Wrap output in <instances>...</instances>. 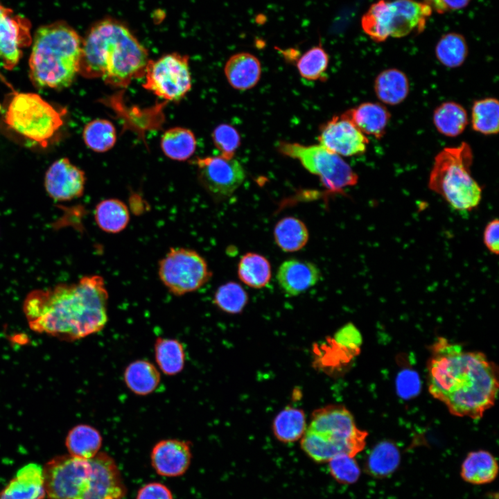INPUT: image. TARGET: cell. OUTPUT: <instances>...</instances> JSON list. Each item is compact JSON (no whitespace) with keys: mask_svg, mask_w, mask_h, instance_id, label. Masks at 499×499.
Here are the masks:
<instances>
[{"mask_svg":"<svg viewBox=\"0 0 499 499\" xmlns=\"http://www.w3.org/2000/svg\"><path fill=\"white\" fill-rule=\"evenodd\" d=\"M430 349L427 376L430 394L455 416L481 418L496 400L497 365L483 353L466 351L444 338L437 339Z\"/></svg>","mask_w":499,"mask_h":499,"instance_id":"6da1fadb","label":"cell"},{"mask_svg":"<svg viewBox=\"0 0 499 499\" xmlns=\"http://www.w3.org/2000/svg\"><path fill=\"white\" fill-rule=\"evenodd\" d=\"M107 303L104 279L94 274L76 283L30 291L23 311L33 331L74 341L103 329L108 320Z\"/></svg>","mask_w":499,"mask_h":499,"instance_id":"7a4b0ae2","label":"cell"},{"mask_svg":"<svg viewBox=\"0 0 499 499\" xmlns=\"http://www.w3.org/2000/svg\"><path fill=\"white\" fill-rule=\"evenodd\" d=\"M148 54L123 24L104 19L91 28L82 40L79 73L103 80L113 87H126L144 76Z\"/></svg>","mask_w":499,"mask_h":499,"instance_id":"3957f363","label":"cell"},{"mask_svg":"<svg viewBox=\"0 0 499 499\" xmlns=\"http://www.w3.org/2000/svg\"><path fill=\"white\" fill-rule=\"evenodd\" d=\"M43 472L49 499H124L127 493L115 460L105 452L89 459L56 456Z\"/></svg>","mask_w":499,"mask_h":499,"instance_id":"277c9868","label":"cell"},{"mask_svg":"<svg viewBox=\"0 0 499 499\" xmlns=\"http://www.w3.org/2000/svg\"><path fill=\"white\" fill-rule=\"evenodd\" d=\"M82 40L64 22L39 28L33 37L29 74L38 87L61 89L79 73Z\"/></svg>","mask_w":499,"mask_h":499,"instance_id":"5b68a950","label":"cell"},{"mask_svg":"<svg viewBox=\"0 0 499 499\" xmlns=\"http://www.w3.org/2000/svg\"><path fill=\"white\" fill-rule=\"evenodd\" d=\"M367 435L344 405H328L313 411L300 445L312 460L324 463L340 454L355 457L365 448Z\"/></svg>","mask_w":499,"mask_h":499,"instance_id":"8992f818","label":"cell"},{"mask_svg":"<svg viewBox=\"0 0 499 499\" xmlns=\"http://www.w3.org/2000/svg\"><path fill=\"white\" fill-rule=\"evenodd\" d=\"M471 147L466 142L442 149L435 157L428 187L455 210L471 211L482 199V188L471 175Z\"/></svg>","mask_w":499,"mask_h":499,"instance_id":"52a82bcc","label":"cell"},{"mask_svg":"<svg viewBox=\"0 0 499 499\" xmlns=\"http://www.w3.org/2000/svg\"><path fill=\"white\" fill-rule=\"evenodd\" d=\"M62 115L39 95L18 93L8 106L5 119L17 133L45 146L62 126Z\"/></svg>","mask_w":499,"mask_h":499,"instance_id":"ba28073f","label":"cell"},{"mask_svg":"<svg viewBox=\"0 0 499 499\" xmlns=\"http://www.w3.org/2000/svg\"><path fill=\"white\" fill-rule=\"evenodd\" d=\"M278 151L284 156L297 159L310 173L318 176L328 193H344V189L358 183V176L341 156L322 146H305L280 141Z\"/></svg>","mask_w":499,"mask_h":499,"instance_id":"9c48e42d","label":"cell"},{"mask_svg":"<svg viewBox=\"0 0 499 499\" xmlns=\"http://www.w3.org/2000/svg\"><path fill=\"white\" fill-rule=\"evenodd\" d=\"M158 275L166 288L176 296L195 292L211 278L212 272L196 251L172 247L159 261Z\"/></svg>","mask_w":499,"mask_h":499,"instance_id":"30bf717a","label":"cell"},{"mask_svg":"<svg viewBox=\"0 0 499 499\" xmlns=\"http://www.w3.org/2000/svg\"><path fill=\"white\" fill-rule=\"evenodd\" d=\"M143 87L157 96L168 101H179L191 88L189 57L177 53L149 60Z\"/></svg>","mask_w":499,"mask_h":499,"instance_id":"8fae6325","label":"cell"},{"mask_svg":"<svg viewBox=\"0 0 499 499\" xmlns=\"http://www.w3.org/2000/svg\"><path fill=\"white\" fill-rule=\"evenodd\" d=\"M195 164L200 184L216 202L230 198L245 179L243 166L234 157L197 158Z\"/></svg>","mask_w":499,"mask_h":499,"instance_id":"7c38bea8","label":"cell"},{"mask_svg":"<svg viewBox=\"0 0 499 499\" xmlns=\"http://www.w3.org/2000/svg\"><path fill=\"white\" fill-rule=\"evenodd\" d=\"M319 144L344 157L360 155L367 150L369 139L344 114L322 125Z\"/></svg>","mask_w":499,"mask_h":499,"instance_id":"4fadbf2b","label":"cell"},{"mask_svg":"<svg viewBox=\"0 0 499 499\" xmlns=\"http://www.w3.org/2000/svg\"><path fill=\"white\" fill-rule=\"evenodd\" d=\"M28 19L6 8L0 12V60L6 69L19 62L22 49L32 42Z\"/></svg>","mask_w":499,"mask_h":499,"instance_id":"5bb4252c","label":"cell"},{"mask_svg":"<svg viewBox=\"0 0 499 499\" xmlns=\"http://www.w3.org/2000/svg\"><path fill=\"white\" fill-rule=\"evenodd\" d=\"M85 173L67 158L53 162L46 172L44 186L56 201H69L81 197L85 190Z\"/></svg>","mask_w":499,"mask_h":499,"instance_id":"9a60e30c","label":"cell"},{"mask_svg":"<svg viewBox=\"0 0 499 499\" xmlns=\"http://www.w3.org/2000/svg\"><path fill=\"white\" fill-rule=\"evenodd\" d=\"M192 458L191 444L176 439L160 440L150 453L152 468L160 475L177 477L186 473Z\"/></svg>","mask_w":499,"mask_h":499,"instance_id":"2e32d148","label":"cell"},{"mask_svg":"<svg viewBox=\"0 0 499 499\" xmlns=\"http://www.w3.org/2000/svg\"><path fill=\"white\" fill-rule=\"evenodd\" d=\"M389 36L403 37L413 31L421 32L432 13L431 6L414 0L388 1Z\"/></svg>","mask_w":499,"mask_h":499,"instance_id":"e0dca14e","label":"cell"},{"mask_svg":"<svg viewBox=\"0 0 499 499\" xmlns=\"http://www.w3.org/2000/svg\"><path fill=\"white\" fill-rule=\"evenodd\" d=\"M320 277V270L315 263L298 259L283 261L277 273V280L281 289L287 295L292 297L313 287Z\"/></svg>","mask_w":499,"mask_h":499,"instance_id":"ac0fdd59","label":"cell"},{"mask_svg":"<svg viewBox=\"0 0 499 499\" xmlns=\"http://www.w3.org/2000/svg\"><path fill=\"white\" fill-rule=\"evenodd\" d=\"M46 496L43 468L29 463L19 469L0 493V499H44Z\"/></svg>","mask_w":499,"mask_h":499,"instance_id":"d6986e66","label":"cell"},{"mask_svg":"<svg viewBox=\"0 0 499 499\" xmlns=\"http://www.w3.org/2000/svg\"><path fill=\"white\" fill-rule=\"evenodd\" d=\"M229 84L235 89L245 91L255 87L261 75L259 60L253 54L240 52L231 55L224 68Z\"/></svg>","mask_w":499,"mask_h":499,"instance_id":"ffe728a7","label":"cell"},{"mask_svg":"<svg viewBox=\"0 0 499 499\" xmlns=\"http://www.w3.org/2000/svg\"><path fill=\"white\" fill-rule=\"evenodd\" d=\"M344 114L362 133L376 139H380L385 135L391 118L385 106L374 102L362 103Z\"/></svg>","mask_w":499,"mask_h":499,"instance_id":"44dd1931","label":"cell"},{"mask_svg":"<svg viewBox=\"0 0 499 499\" xmlns=\"http://www.w3.org/2000/svg\"><path fill=\"white\" fill-rule=\"evenodd\" d=\"M498 473V464L496 457L484 450L470 452L460 469L461 478L466 482L475 485L492 482Z\"/></svg>","mask_w":499,"mask_h":499,"instance_id":"7402d4cb","label":"cell"},{"mask_svg":"<svg viewBox=\"0 0 499 499\" xmlns=\"http://www.w3.org/2000/svg\"><path fill=\"white\" fill-rule=\"evenodd\" d=\"M374 89L378 99L389 105L401 103L409 94L410 83L406 74L396 68L379 73L374 80Z\"/></svg>","mask_w":499,"mask_h":499,"instance_id":"603a6c76","label":"cell"},{"mask_svg":"<svg viewBox=\"0 0 499 499\" xmlns=\"http://www.w3.org/2000/svg\"><path fill=\"white\" fill-rule=\"evenodd\" d=\"M160 373L157 368L146 360H137L130 363L124 370L123 380L127 387L139 396L152 393L160 383Z\"/></svg>","mask_w":499,"mask_h":499,"instance_id":"cb8c5ba5","label":"cell"},{"mask_svg":"<svg viewBox=\"0 0 499 499\" xmlns=\"http://www.w3.org/2000/svg\"><path fill=\"white\" fill-rule=\"evenodd\" d=\"M304 411L288 405L274 418L272 430L275 438L281 443L290 444L301 439L306 430Z\"/></svg>","mask_w":499,"mask_h":499,"instance_id":"d4e9b609","label":"cell"},{"mask_svg":"<svg viewBox=\"0 0 499 499\" xmlns=\"http://www.w3.org/2000/svg\"><path fill=\"white\" fill-rule=\"evenodd\" d=\"M273 235L277 246L286 252L301 250L309 239L306 224L294 216L281 218L274 225Z\"/></svg>","mask_w":499,"mask_h":499,"instance_id":"484cf974","label":"cell"},{"mask_svg":"<svg viewBox=\"0 0 499 499\" xmlns=\"http://www.w3.org/2000/svg\"><path fill=\"white\" fill-rule=\"evenodd\" d=\"M401 454L398 447L389 441L377 444L365 462V471L370 476L383 479L390 476L398 469Z\"/></svg>","mask_w":499,"mask_h":499,"instance_id":"4316f807","label":"cell"},{"mask_svg":"<svg viewBox=\"0 0 499 499\" xmlns=\"http://www.w3.org/2000/svg\"><path fill=\"white\" fill-rule=\"evenodd\" d=\"M102 442V436L96 428L87 424H79L69 431L65 444L69 455L89 459L99 453Z\"/></svg>","mask_w":499,"mask_h":499,"instance_id":"83f0119b","label":"cell"},{"mask_svg":"<svg viewBox=\"0 0 499 499\" xmlns=\"http://www.w3.org/2000/svg\"><path fill=\"white\" fill-rule=\"evenodd\" d=\"M130 212L125 202L109 198L98 202L94 209V219L98 227L106 233L123 231L130 222Z\"/></svg>","mask_w":499,"mask_h":499,"instance_id":"f1b7e54d","label":"cell"},{"mask_svg":"<svg viewBox=\"0 0 499 499\" xmlns=\"http://www.w3.org/2000/svg\"><path fill=\"white\" fill-rule=\"evenodd\" d=\"M433 124L437 130L448 137L461 134L469 123L464 107L454 101H446L437 106L432 115Z\"/></svg>","mask_w":499,"mask_h":499,"instance_id":"f546056e","label":"cell"},{"mask_svg":"<svg viewBox=\"0 0 499 499\" xmlns=\"http://www.w3.org/2000/svg\"><path fill=\"white\" fill-rule=\"evenodd\" d=\"M239 279L247 286L260 289L265 287L272 277L268 259L256 252H247L239 260L237 270Z\"/></svg>","mask_w":499,"mask_h":499,"instance_id":"4dcf8cb0","label":"cell"},{"mask_svg":"<svg viewBox=\"0 0 499 499\" xmlns=\"http://www.w3.org/2000/svg\"><path fill=\"white\" fill-rule=\"evenodd\" d=\"M154 350L156 362L164 374L174 376L183 370L186 353L182 343L178 340L157 338Z\"/></svg>","mask_w":499,"mask_h":499,"instance_id":"1f68e13d","label":"cell"},{"mask_svg":"<svg viewBox=\"0 0 499 499\" xmlns=\"http://www.w3.org/2000/svg\"><path fill=\"white\" fill-rule=\"evenodd\" d=\"M196 144L193 132L182 127L167 130L161 138L163 152L166 157L175 161L189 159L195 152Z\"/></svg>","mask_w":499,"mask_h":499,"instance_id":"d6a6232c","label":"cell"},{"mask_svg":"<svg viewBox=\"0 0 499 499\" xmlns=\"http://www.w3.org/2000/svg\"><path fill=\"white\" fill-rule=\"evenodd\" d=\"M471 126L474 131L484 135L496 134L499 130V103L495 98L488 97L473 102L471 108Z\"/></svg>","mask_w":499,"mask_h":499,"instance_id":"836d02e7","label":"cell"},{"mask_svg":"<svg viewBox=\"0 0 499 499\" xmlns=\"http://www.w3.org/2000/svg\"><path fill=\"white\" fill-rule=\"evenodd\" d=\"M364 32L376 42L389 37V10L388 1L379 0L371 5L361 19Z\"/></svg>","mask_w":499,"mask_h":499,"instance_id":"e575fe53","label":"cell"},{"mask_svg":"<svg viewBox=\"0 0 499 499\" xmlns=\"http://www.w3.org/2000/svg\"><path fill=\"white\" fill-rule=\"evenodd\" d=\"M468 52L465 38L456 33L444 35L435 46V55L438 61L448 68H457L462 65L467 58Z\"/></svg>","mask_w":499,"mask_h":499,"instance_id":"d590c367","label":"cell"},{"mask_svg":"<svg viewBox=\"0 0 499 499\" xmlns=\"http://www.w3.org/2000/svg\"><path fill=\"white\" fill-rule=\"evenodd\" d=\"M86 146L97 152H105L112 149L116 141V131L112 122L98 119L89 122L82 132Z\"/></svg>","mask_w":499,"mask_h":499,"instance_id":"8d00e7d4","label":"cell"},{"mask_svg":"<svg viewBox=\"0 0 499 499\" xmlns=\"http://www.w3.org/2000/svg\"><path fill=\"white\" fill-rule=\"evenodd\" d=\"M249 301V296L243 287L235 281H229L220 286L213 297L215 305L229 314L243 312Z\"/></svg>","mask_w":499,"mask_h":499,"instance_id":"74e56055","label":"cell"},{"mask_svg":"<svg viewBox=\"0 0 499 499\" xmlns=\"http://www.w3.org/2000/svg\"><path fill=\"white\" fill-rule=\"evenodd\" d=\"M329 55L321 46H315L305 52L297 62L299 75L308 80H322L326 78L329 66Z\"/></svg>","mask_w":499,"mask_h":499,"instance_id":"f35d334b","label":"cell"},{"mask_svg":"<svg viewBox=\"0 0 499 499\" xmlns=\"http://www.w3.org/2000/svg\"><path fill=\"white\" fill-rule=\"evenodd\" d=\"M327 463L329 473L338 483L351 484L360 476V468L354 457L340 454L332 457Z\"/></svg>","mask_w":499,"mask_h":499,"instance_id":"ab89813d","label":"cell"},{"mask_svg":"<svg viewBox=\"0 0 499 499\" xmlns=\"http://www.w3.org/2000/svg\"><path fill=\"white\" fill-rule=\"evenodd\" d=\"M213 142L220 152V155L226 158H233L240 145V137L238 130L227 123L218 125L211 134Z\"/></svg>","mask_w":499,"mask_h":499,"instance_id":"60d3db41","label":"cell"},{"mask_svg":"<svg viewBox=\"0 0 499 499\" xmlns=\"http://www.w3.org/2000/svg\"><path fill=\"white\" fill-rule=\"evenodd\" d=\"M334 341L344 348L356 353L361 344V335L359 331L352 323H348L341 327L333 338Z\"/></svg>","mask_w":499,"mask_h":499,"instance_id":"b9f144b4","label":"cell"},{"mask_svg":"<svg viewBox=\"0 0 499 499\" xmlns=\"http://www.w3.org/2000/svg\"><path fill=\"white\" fill-rule=\"evenodd\" d=\"M396 385L399 394L403 398L414 395L419 389V378L411 371H403L398 377Z\"/></svg>","mask_w":499,"mask_h":499,"instance_id":"7bdbcfd3","label":"cell"},{"mask_svg":"<svg viewBox=\"0 0 499 499\" xmlns=\"http://www.w3.org/2000/svg\"><path fill=\"white\" fill-rule=\"evenodd\" d=\"M136 499H173L170 489L159 482H150L138 491Z\"/></svg>","mask_w":499,"mask_h":499,"instance_id":"ee69618b","label":"cell"},{"mask_svg":"<svg viewBox=\"0 0 499 499\" xmlns=\"http://www.w3.org/2000/svg\"><path fill=\"white\" fill-rule=\"evenodd\" d=\"M483 243L491 253L498 254L499 221L497 218L491 220L487 224L483 233Z\"/></svg>","mask_w":499,"mask_h":499,"instance_id":"f6af8a7d","label":"cell"},{"mask_svg":"<svg viewBox=\"0 0 499 499\" xmlns=\"http://www.w3.org/2000/svg\"><path fill=\"white\" fill-rule=\"evenodd\" d=\"M443 4L448 10H455L466 7L471 0H441Z\"/></svg>","mask_w":499,"mask_h":499,"instance_id":"bcb514c9","label":"cell"},{"mask_svg":"<svg viewBox=\"0 0 499 499\" xmlns=\"http://www.w3.org/2000/svg\"><path fill=\"white\" fill-rule=\"evenodd\" d=\"M431 8H433L438 13H444L447 11L441 0H426Z\"/></svg>","mask_w":499,"mask_h":499,"instance_id":"7dc6e473","label":"cell"},{"mask_svg":"<svg viewBox=\"0 0 499 499\" xmlns=\"http://www.w3.org/2000/svg\"><path fill=\"white\" fill-rule=\"evenodd\" d=\"M5 8H6L3 7V6L0 3V12H1L3 10H4Z\"/></svg>","mask_w":499,"mask_h":499,"instance_id":"c3c4849f","label":"cell"},{"mask_svg":"<svg viewBox=\"0 0 499 499\" xmlns=\"http://www.w3.org/2000/svg\"><path fill=\"white\" fill-rule=\"evenodd\" d=\"M0 110H1V105H0Z\"/></svg>","mask_w":499,"mask_h":499,"instance_id":"681fc988","label":"cell"}]
</instances>
